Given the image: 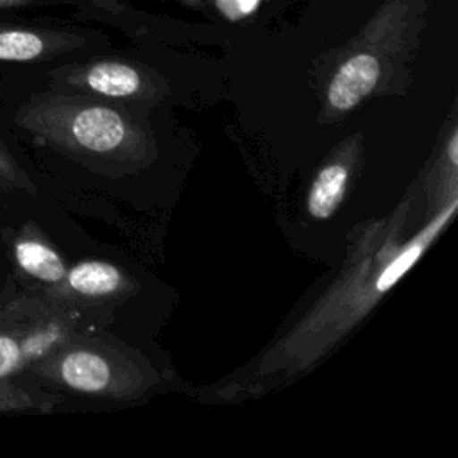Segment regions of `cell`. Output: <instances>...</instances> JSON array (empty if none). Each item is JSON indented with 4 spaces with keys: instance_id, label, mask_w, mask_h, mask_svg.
<instances>
[{
    "instance_id": "11",
    "label": "cell",
    "mask_w": 458,
    "mask_h": 458,
    "mask_svg": "<svg viewBox=\"0 0 458 458\" xmlns=\"http://www.w3.org/2000/svg\"><path fill=\"white\" fill-rule=\"evenodd\" d=\"M55 397L36 379H27L25 372L0 377V413L50 411Z\"/></svg>"
},
{
    "instance_id": "2",
    "label": "cell",
    "mask_w": 458,
    "mask_h": 458,
    "mask_svg": "<svg viewBox=\"0 0 458 458\" xmlns=\"http://www.w3.org/2000/svg\"><path fill=\"white\" fill-rule=\"evenodd\" d=\"M428 13L429 0H381L360 32L338 52L324 88V118L349 114L406 72Z\"/></svg>"
},
{
    "instance_id": "10",
    "label": "cell",
    "mask_w": 458,
    "mask_h": 458,
    "mask_svg": "<svg viewBox=\"0 0 458 458\" xmlns=\"http://www.w3.org/2000/svg\"><path fill=\"white\" fill-rule=\"evenodd\" d=\"M81 45V39L68 34H43L27 29H0V61L27 63L66 52Z\"/></svg>"
},
{
    "instance_id": "3",
    "label": "cell",
    "mask_w": 458,
    "mask_h": 458,
    "mask_svg": "<svg viewBox=\"0 0 458 458\" xmlns=\"http://www.w3.org/2000/svg\"><path fill=\"white\" fill-rule=\"evenodd\" d=\"M14 123L36 143L75 157L141 161L148 152L145 132L125 113L86 95H32Z\"/></svg>"
},
{
    "instance_id": "7",
    "label": "cell",
    "mask_w": 458,
    "mask_h": 458,
    "mask_svg": "<svg viewBox=\"0 0 458 458\" xmlns=\"http://www.w3.org/2000/svg\"><path fill=\"white\" fill-rule=\"evenodd\" d=\"M16 272L29 281L30 292L57 286L68 270L63 256L34 222L21 224L9 238Z\"/></svg>"
},
{
    "instance_id": "13",
    "label": "cell",
    "mask_w": 458,
    "mask_h": 458,
    "mask_svg": "<svg viewBox=\"0 0 458 458\" xmlns=\"http://www.w3.org/2000/svg\"><path fill=\"white\" fill-rule=\"evenodd\" d=\"M261 0H213L215 9L227 21H242L254 14Z\"/></svg>"
},
{
    "instance_id": "8",
    "label": "cell",
    "mask_w": 458,
    "mask_h": 458,
    "mask_svg": "<svg viewBox=\"0 0 458 458\" xmlns=\"http://www.w3.org/2000/svg\"><path fill=\"white\" fill-rule=\"evenodd\" d=\"M127 288L129 279L116 265L104 259H82L66 270L64 279L57 286L34 293L61 304L77 306L79 302L118 297Z\"/></svg>"
},
{
    "instance_id": "5",
    "label": "cell",
    "mask_w": 458,
    "mask_h": 458,
    "mask_svg": "<svg viewBox=\"0 0 458 458\" xmlns=\"http://www.w3.org/2000/svg\"><path fill=\"white\" fill-rule=\"evenodd\" d=\"M109 351L75 335L25 372L39 383L95 397H123L141 383Z\"/></svg>"
},
{
    "instance_id": "1",
    "label": "cell",
    "mask_w": 458,
    "mask_h": 458,
    "mask_svg": "<svg viewBox=\"0 0 458 458\" xmlns=\"http://www.w3.org/2000/svg\"><path fill=\"white\" fill-rule=\"evenodd\" d=\"M458 208V193L440 204L435 216L410 240L395 243L388 238L376 249L363 245V256L352 261V268L318 299V302L286 333L274 347L261 356L254 374L259 377L295 376L311 367L340 338L394 288L397 281L420 259L429 245L453 220Z\"/></svg>"
},
{
    "instance_id": "12",
    "label": "cell",
    "mask_w": 458,
    "mask_h": 458,
    "mask_svg": "<svg viewBox=\"0 0 458 458\" xmlns=\"http://www.w3.org/2000/svg\"><path fill=\"white\" fill-rule=\"evenodd\" d=\"M18 190L36 193V186L27 172L20 166L14 154L0 141V193H11Z\"/></svg>"
},
{
    "instance_id": "9",
    "label": "cell",
    "mask_w": 458,
    "mask_h": 458,
    "mask_svg": "<svg viewBox=\"0 0 458 458\" xmlns=\"http://www.w3.org/2000/svg\"><path fill=\"white\" fill-rule=\"evenodd\" d=\"M358 148L360 140L358 143L345 141L340 152L327 159L315 174L306 195V209L313 220H327L340 208L351 184Z\"/></svg>"
},
{
    "instance_id": "6",
    "label": "cell",
    "mask_w": 458,
    "mask_h": 458,
    "mask_svg": "<svg viewBox=\"0 0 458 458\" xmlns=\"http://www.w3.org/2000/svg\"><path fill=\"white\" fill-rule=\"evenodd\" d=\"M55 77L66 88L106 98H156L157 81L134 66L118 59H98L86 64L57 70Z\"/></svg>"
},
{
    "instance_id": "4",
    "label": "cell",
    "mask_w": 458,
    "mask_h": 458,
    "mask_svg": "<svg viewBox=\"0 0 458 458\" xmlns=\"http://www.w3.org/2000/svg\"><path fill=\"white\" fill-rule=\"evenodd\" d=\"M77 306L34 292L0 295V377L23 374L38 360L79 335Z\"/></svg>"
}]
</instances>
